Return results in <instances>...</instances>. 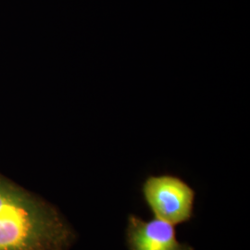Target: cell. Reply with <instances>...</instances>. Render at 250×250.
<instances>
[{
	"label": "cell",
	"mask_w": 250,
	"mask_h": 250,
	"mask_svg": "<svg viewBox=\"0 0 250 250\" xmlns=\"http://www.w3.org/2000/svg\"><path fill=\"white\" fill-rule=\"evenodd\" d=\"M71 238L52 206L0 176V250H65Z\"/></svg>",
	"instance_id": "obj_1"
},
{
	"label": "cell",
	"mask_w": 250,
	"mask_h": 250,
	"mask_svg": "<svg viewBox=\"0 0 250 250\" xmlns=\"http://www.w3.org/2000/svg\"><path fill=\"white\" fill-rule=\"evenodd\" d=\"M142 195L156 219L176 226L193 218L196 191L177 175L147 176L142 184Z\"/></svg>",
	"instance_id": "obj_2"
},
{
	"label": "cell",
	"mask_w": 250,
	"mask_h": 250,
	"mask_svg": "<svg viewBox=\"0 0 250 250\" xmlns=\"http://www.w3.org/2000/svg\"><path fill=\"white\" fill-rule=\"evenodd\" d=\"M126 242L129 250H195L179 241L174 225L156 218L146 221L133 214L128 217Z\"/></svg>",
	"instance_id": "obj_3"
}]
</instances>
